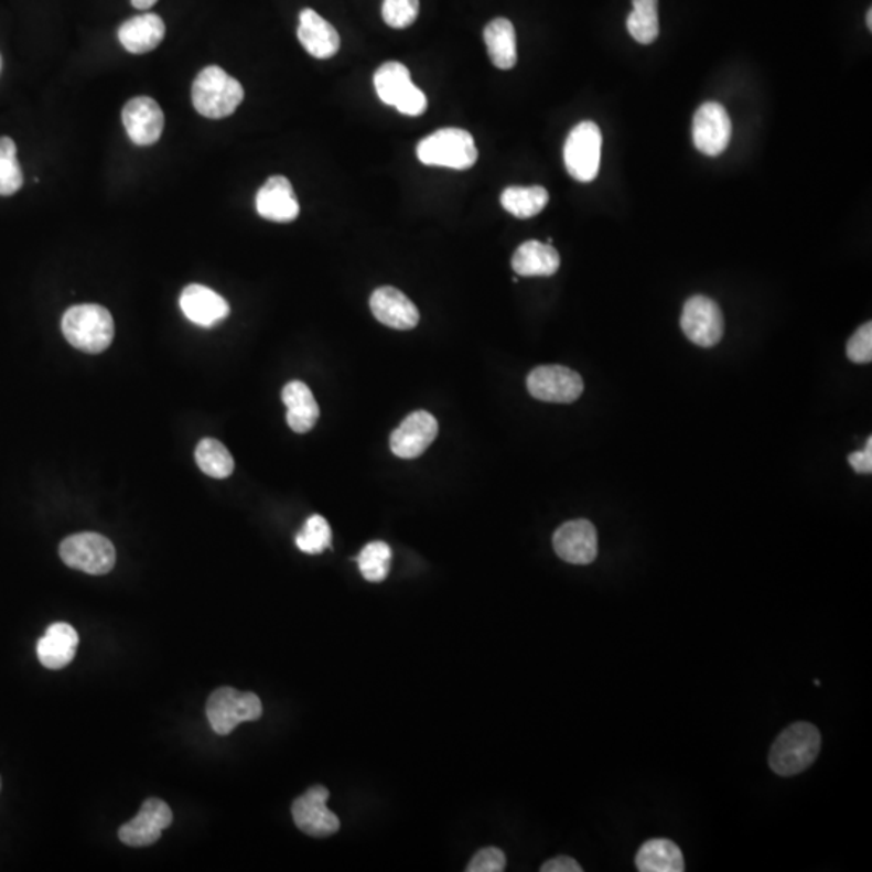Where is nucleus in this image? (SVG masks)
I'll use <instances>...</instances> for the list:
<instances>
[{"instance_id": "obj_1", "label": "nucleus", "mask_w": 872, "mask_h": 872, "mask_svg": "<svg viewBox=\"0 0 872 872\" xmlns=\"http://www.w3.org/2000/svg\"><path fill=\"white\" fill-rule=\"evenodd\" d=\"M821 750V734L809 722H795L771 746L769 766L777 776H797L808 769Z\"/></svg>"}, {"instance_id": "obj_2", "label": "nucleus", "mask_w": 872, "mask_h": 872, "mask_svg": "<svg viewBox=\"0 0 872 872\" xmlns=\"http://www.w3.org/2000/svg\"><path fill=\"white\" fill-rule=\"evenodd\" d=\"M62 332L73 347L99 354L110 346L116 333L112 314L99 304L73 305L62 319Z\"/></svg>"}, {"instance_id": "obj_3", "label": "nucleus", "mask_w": 872, "mask_h": 872, "mask_svg": "<svg viewBox=\"0 0 872 872\" xmlns=\"http://www.w3.org/2000/svg\"><path fill=\"white\" fill-rule=\"evenodd\" d=\"M191 97L197 114L212 120H220L235 114L245 99V89L225 69L212 65L194 79Z\"/></svg>"}, {"instance_id": "obj_4", "label": "nucleus", "mask_w": 872, "mask_h": 872, "mask_svg": "<svg viewBox=\"0 0 872 872\" xmlns=\"http://www.w3.org/2000/svg\"><path fill=\"white\" fill-rule=\"evenodd\" d=\"M417 158L426 165L467 170L477 162L478 152L469 131L443 128L419 142Z\"/></svg>"}, {"instance_id": "obj_5", "label": "nucleus", "mask_w": 872, "mask_h": 872, "mask_svg": "<svg viewBox=\"0 0 872 872\" xmlns=\"http://www.w3.org/2000/svg\"><path fill=\"white\" fill-rule=\"evenodd\" d=\"M206 712L212 731L228 735L243 722L257 721L262 715V703L251 691L222 687L208 697Z\"/></svg>"}, {"instance_id": "obj_6", "label": "nucleus", "mask_w": 872, "mask_h": 872, "mask_svg": "<svg viewBox=\"0 0 872 872\" xmlns=\"http://www.w3.org/2000/svg\"><path fill=\"white\" fill-rule=\"evenodd\" d=\"M374 85L381 103L396 107L398 112L409 117H419L426 112V94L413 86L411 73L399 62L381 65L375 72Z\"/></svg>"}, {"instance_id": "obj_7", "label": "nucleus", "mask_w": 872, "mask_h": 872, "mask_svg": "<svg viewBox=\"0 0 872 872\" xmlns=\"http://www.w3.org/2000/svg\"><path fill=\"white\" fill-rule=\"evenodd\" d=\"M61 558L68 568L91 575L109 574L116 566V548L104 535L85 531L65 538L61 545Z\"/></svg>"}, {"instance_id": "obj_8", "label": "nucleus", "mask_w": 872, "mask_h": 872, "mask_svg": "<svg viewBox=\"0 0 872 872\" xmlns=\"http://www.w3.org/2000/svg\"><path fill=\"white\" fill-rule=\"evenodd\" d=\"M600 128L593 121H582L569 133L564 144V162L569 175L577 182L589 183L596 179L601 162Z\"/></svg>"}, {"instance_id": "obj_9", "label": "nucleus", "mask_w": 872, "mask_h": 872, "mask_svg": "<svg viewBox=\"0 0 872 872\" xmlns=\"http://www.w3.org/2000/svg\"><path fill=\"white\" fill-rule=\"evenodd\" d=\"M527 388L538 401L569 405L582 396L583 380L571 368L543 366L530 372L527 377Z\"/></svg>"}, {"instance_id": "obj_10", "label": "nucleus", "mask_w": 872, "mask_h": 872, "mask_svg": "<svg viewBox=\"0 0 872 872\" xmlns=\"http://www.w3.org/2000/svg\"><path fill=\"white\" fill-rule=\"evenodd\" d=\"M683 333L691 343L701 347H712L724 335V315L721 308L707 297H693L683 305L680 319Z\"/></svg>"}, {"instance_id": "obj_11", "label": "nucleus", "mask_w": 872, "mask_h": 872, "mask_svg": "<svg viewBox=\"0 0 872 872\" xmlns=\"http://www.w3.org/2000/svg\"><path fill=\"white\" fill-rule=\"evenodd\" d=\"M329 797V788L314 785L293 801L291 812L299 830L315 839H325L338 832L340 819L336 818L335 812L326 808Z\"/></svg>"}, {"instance_id": "obj_12", "label": "nucleus", "mask_w": 872, "mask_h": 872, "mask_svg": "<svg viewBox=\"0 0 872 872\" xmlns=\"http://www.w3.org/2000/svg\"><path fill=\"white\" fill-rule=\"evenodd\" d=\"M693 142L698 151L719 155L728 149L732 138V121L728 110L718 103H704L693 117Z\"/></svg>"}, {"instance_id": "obj_13", "label": "nucleus", "mask_w": 872, "mask_h": 872, "mask_svg": "<svg viewBox=\"0 0 872 872\" xmlns=\"http://www.w3.org/2000/svg\"><path fill=\"white\" fill-rule=\"evenodd\" d=\"M173 822V812L165 801L149 798L130 822L120 827L118 837L125 846L149 847L161 839L163 830Z\"/></svg>"}, {"instance_id": "obj_14", "label": "nucleus", "mask_w": 872, "mask_h": 872, "mask_svg": "<svg viewBox=\"0 0 872 872\" xmlns=\"http://www.w3.org/2000/svg\"><path fill=\"white\" fill-rule=\"evenodd\" d=\"M552 547L556 555L569 564H592L598 556L596 528L585 519L562 524L555 531Z\"/></svg>"}, {"instance_id": "obj_15", "label": "nucleus", "mask_w": 872, "mask_h": 872, "mask_svg": "<svg viewBox=\"0 0 872 872\" xmlns=\"http://www.w3.org/2000/svg\"><path fill=\"white\" fill-rule=\"evenodd\" d=\"M437 435L438 422L432 413L427 411L409 413L401 426L391 433L392 454L401 460H416L426 453Z\"/></svg>"}, {"instance_id": "obj_16", "label": "nucleus", "mask_w": 872, "mask_h": 872, "mask_svg": "<svg viewBox=\"0 0 872 872\" xmlns=\"http://www.w3.org/2000/svg\"><path fill=\"white\" fill-rule=\"evenodd\" d=\"M125 130L137 146L155 144L162 137L165 117L161 106L152 97L139 96L131 99L121 112Z\"/></svg>"}, {"instance_id": "obj_17", "label": "nucleus", "mask_w": 872, "mask_h": 872, "mask_svg": "<svg viewBox=\"0 0 872 872\" xmlns=\"http://www.w3.org/2000/svg\"><path fill=\"white\" fill-rule=\"evenodd\" d=\"M256 208L260 217L277 224L297 220L299 203L293 184L281 175L267 180L257 193Z\"/></svg>"}, {"instance_id": "obj_18", "label": "nucleus", "mask_w": 872, "mask_h": 872, "mask_svg": "<svg viewBox=\"0 0 872 872\" xmlns=\"http://www.w3.org/2000/svg\"><path fill=\"white\" fill-rule=\"evenodd\" d=\"M372 314L378 322L395 330L416 329L420 321L419 309L402 291L381 287L370 297Z\"/></svg>"}, {"instance_id": "obj_19", "label": "nucleus", "mask_w": 872, "mask_h": 872, "mask_svg": "<svg viewBox=\"0 0 872 872\" xmlns=\"http://www.w3.org/2000/svg\"><path fill=\"white\" fill-rule=\"evenodd\" d=\"M180 308L187 321L200 326L217 325L230 315V304L220 294L203 284H190L180 298Z\"/></svg>"}, {"instance_id": "obj_20", "label": "nucleus", "mask_w": 872, "mask_h": 872, "mask_svg": "<svg viewBox=\"0 0 872 872\" xmlns=\"http://www.w3.org/2000/svg\"><path fill=\"white\" fill-rule=\"evenodd\" d=\"M298 37L302 47L315 58L333 57L340 51V34L333 24L322 19L315 10L304 9L299 15Z\"/></svg>"}, {"instance_id": "obj_21", "label": "nucleus", "mask_w": 872, "mask_h": 872, "mask_svg": "<svg viewBox=\"0 0 872 872\" xmlns=\"http://www.w3.org/2000/svg\"><path fill=\"white\" fill-rule=\"evenodd\" d=\"M78 634L65 622H57L47 628L46 634L37 642V658L41 665L51 670L64 669L73 661L78 648Z\"/></svg>"}, {"instance_id": "obj_22", "label": "nucleus", "mask_w": 872, "mask_h": 872, "mask_svg": "<svg viewBox=\"0 0 872 872\" xmlns=\"http://www.w3.org/2000/svg\"><path fill=\"white\" fill-rule=\"evenodd\" d=\"M165 37V23L155 13L134 17L121 24L118 40L131 54H148L154 51Z\"/></svg>"}, {"instance_id": "obj_23", "label": "nucleus", "mask_w": 872, "mask_h": 872, "mask_svg": "<svg viewBox=\"0 0 872 872\" xmlns=\"http://www.w3.org/2000/svg\"><path fill=\"white\" fill-rule=\"evenodd\" d=\"M281 399L288 408L287 420L290 429L297 433L311 432L321 416L311 388L302 381H290L283 388Z\"/></svg>"}, {"instance_id": "obj_24", "label": "nucleus", "mask_w": 872, "mask_h": 872, "mask_svg": "<svg viewBox=\"0 0 872 872\" xmlns=\"http://www.w3.org/2000/svg\"><path fill=\"white\" fill-rule=\"evenodd\" d=\"M561 266L559 254L551 245L526 241L513 256V269L520 277H551Z\"/></svg>"}, {"instance_id": "obj_25", "label": "nucleus", "mask_w": 872, "mask_h": 872, "mask_svg": "<svg viewBox=\"0 0 872 872\" xmlns=\"http://www.w3.org/2000/svg\"><path fill=\"white\" fill-rule=\"evenodd\" d=\"M486 51L493 65L499 69H510L517 64V41L514 24L507 19H495L483 31Z\"/></svg>"}, {"instance_id": "obj_26", "label": "nucleus", "mask_w": 872, "mask_h": 872, "mask_svg": "<svg viewBox=\"0 0 872 872\" xmlns=\"http://www.w3.org/2000/svg\"><path fill=\"white\" fill-rule=\"evenodd\" d=\"M642 872H682L686 870L683 854L672 840L653 839L643 843L635 858Z\"/></svg>"}, {"instance_id": "obj_27", "label": "nucleus", "mask_w": 872, "mask_h": 872, "mask_svg": "<svg viewBox=\"0 0 872 872\" xmlns=\"http://www.w3.org/2000/svg\"><path fill=\"white\" fill-rule=\"evenodd\" d=\"M550 194L543 186H510L502 194V206L517 218H530L547 207Z\"/></svg>"}, {"instance_id": "obj_28", "label": "nucleus", "mask_w": 872, "mask_h": 872, "mask_svg": "<svg viewBox=\"0 0 872 872\" xmlns=\"http://www.w3.org/2000/svg\"><path fill=\"white\" fill-rule=\"evenodd\" d=\"M196 462L201 471L212 478H227L233 474L235 461L230 451L214 438H204L196 448Z\"/></svg>"}, {"instance_id": "obj_29", "label": "nucleus", "mask_w": 872, "mask_h": 872, "mask_svg": "<svg viewBox=\"0 0 872 872\" xmlns=\"http://www.w3.org/2000/svg\"><path fill=\"white\" fill-rule=\"evenodd\" d=\"M634 10L627 19V30L637 43H655L659 34L658 0H632Z\"/></svg>"}, {"instance_id": "obj_30", "label": "nucleus", "mask_w": 872, "mask_h": 872, "mask_svg": "<svg viewBox=\"0 0 872 872\" xmlns=\"http://www.w3.org/2000/svg\"><path fill=\"white\" fill-rule=\"evenodd\" d=\"M23 172L17 159L15 141L0 138V196H12L22 190Z\"/></svg>"}, {"instance_id": "obj_31", "label": "nucleus", "mask_w": 872, "mask_h": 872, "mask_svg": "<svg viewBox=\"0 0 872 872\" xmlns=\"http://www.w3.org/2000/svg\"><path fill=\"white\" fill-rule=\"evenodd\" d=\"M360 574L368 582H384L390 572L391 550L384 541H372L357 556Z\"/></svg>"}, {"instance_id": "obj_32", "label": "nucleus", "mask_w": 872, "mask_h": 872, "mask_svg": "<svg viewBox=\"0 0 872 872\" xmlns=\"http://www.w3.org/2000/svg\"><path fill=\"white\" fill-rule=\"evenodd\" d=\"M297 545L299 550L308 555H321L326 548L332 547V528L325 517L317 514L309 517L298 534Z\"/></svg>"}, {"instance_id": "obj_33", "label": "nucleus", "mask_w": 872, "mask_h": 872, "mask_svg": "<svg viewBox=\"0 0 872 872\" xmlns=\"http://www.w3.org/2000/svg\"><path fill=\"white\" fill-rule=\"evenodd\" d=\"M419 10V0H384L381 15L388 26L402 30L416 22Z\"/></svg>"}, {"instance_id": "obj_34", "label": "nucleus", "mask_w": 872, "mask_h": 872, "mask_svg": "<svg viewBox=\"0 0 872 872\" xmlns=\"http://www.w3.org/2000/svg\"><path fill=\"white\" fill-rule=\"evenodd\" d=\"M847 356L851 363L868 364L872 360V323H864L863 326L853 333L847 345Z\"/></svg>"}, {"instance_id": "obj_35", "label": "nucleus", "mask_w": 872, "mask_h": 872, "mask_svg": "<svg viewBox=\"0 0 872 872\" xmlns=\"http://www.w3.org/2000/svg\"><path fill=\"white\" fill-rule=\"evenodd\" d=\"M506 870V857L502 850L488 847L477 851L469 863L467 872H502Z\"/></svg>"}, {"instance_id": "obj_36", "label": "nucleus", "mask_w": 872, "mask_h": 872, "mask_svg": "<svg viewBox=\"0 0 872 872\" xmlns=\"http://www.w3.org/2000/svg\"><path fill=\"white\" fill-rule=\"evenodd\" d=\"M849 462L853 471L858 474H871L872 472V438L868 440L866 448L858 453H851Z\"/></svg>"}, {"instance_id": "obj_37", "label": "nucleus", "mask_w": 872, "mask_h": 872, "mask_svg": "<svg viewBox=\"0 0 872 872\" xmlns=\"http://www.w3.org/2000/svg\"><path fill=\"white\" fill-rule=\"evenodd\" d=\"M541 872H582V866L569 857L552 858L540 868Z\"/></svg>"}, {"instance_id": "obj_38", "label": "nucleus", "mask_w": 872, "mask_h": 872, "mask_svg": "<svg viewBox=\"0 0 872 872\" xmlns=\"http://www.w3.org/2000/svg\"><path fill=\"white\" fill-rule=\"evenodd\" d=\"M158 0H131L133 7H137L139 10H148L151 9L152 6H155Z\"/></svg>"}, {"instance_id": "obj_39", "label": "nucleus", "mask_w": 872, "mask_h": 872, "mask_svg": "<svg viewBox=\"0 0 872 872\" xmlns=\"http://www.w3.org/2000/svg\"><path fill=\"white\" fill-rule=\"evenodd\" d=\"M866 23H868V28H870V30H871V28H872V9L868 10Z\"/></svg>"}, {"instance_id": "obj_40", "label": "nucleus", "mask_w": 872, "mask_h": 872, "mask_svg": "<svg viewBox=\"0 0 872 872\" xmlns=\"http://www.w3.org/2000/svg\"><path fill=\"white\" fill-rule=\"evenodd\" d=\"M0 785H2V782H0Z\"/></svg>"}]
</instances>
